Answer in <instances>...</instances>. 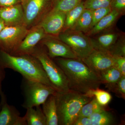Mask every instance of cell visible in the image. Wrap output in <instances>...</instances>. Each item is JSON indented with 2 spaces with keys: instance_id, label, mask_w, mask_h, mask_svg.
Returning <instances> with one entry per match:
<instances>
[{
  "instance_id": "obj_4",
  "label": "cell",
  "mask_w": 125,
  "mask_h": 125,
  "mask_svg": "<svg viewBox=\"0 0 125 125\" xmlns=\"http://www.w3.org/2000/svg\"><path fill=\"white\" fill-rule=\"evenodd\" d=\"M31 55L40 62L52 87L57 93H63L69 90L68 81L62 69L48 55L44 47L37 45Z\"/></svg>"
},
{
  "instance_id": "obj_19",
  "label": "cell",
  "mask_w": 125,
  "mask_h": 125,
  "mask_svg": "<svg viewBox=\"0 0 125 125\" xmlns=\"http://www.w3.org/2000/svg\"><path fill=\"white\" fill-rule=\"evenodd\" d=\"M27 109L24 117L27 125H46V118L40 106Z\"/></svg>"
},
{
  "instance_id": "obj_10",
  "label": "cell",
  "mask_w": 125,
  "mask_h": 125,
  "mask_svg": "<svg viewBox=\"0 0 125 125\" xmlns=\"http://www.w3.org/2000/svg\"><path fill=\"white\" fill-rule=\"evenodd\" d=\"M81 60L98 75L102 72L115 66L114 56L109 52L96 49H94L88 56Z\"/></svg>"
},
{
  "instance_id": "obj_36",
  "label": "cell",
  "mask_w": 125,
  "mask_h": 125,
  "mask_svg": "<svg viewBox=\"0 0 125 125\" xmlns=\"http://www.w3.org/2000/svg\"><path fill=\"white\" fill-rule=\"evenodd\" d=\"M59 0H52V5H53V6L54 5L55 3H56L57 2L59 1Z\"/></svg>"
},
{
  "instance_id": "obj_12",
  "label": "cell",
  "mask_w": 125,
  "mask_h": 125,
  "mask_svg": "<svg viewBox=\"0 0 125 125\" xmlns=\"http://www.w3.org/2000/svg\"><path fill=\"white\" fill-rule=\"evenodd\" d=\"M66 15L64 12L51 10L38 25L47 35L57 37L64 29Z\"/></svg>"
},
{
  "instance_id": "obj_3",
  "label": "cell",
  "mask_w": 125,
  "mask_h": 125,
  "mask_svg": "<svg viewBox=\"0 0 125 125\" xmlns=\"http://www.w3.org/2000/svg\"><path fill=\"white\" fill-rule=\"evenodd\" d=\"M58 125H72L81 109L93 97L69 90L55 94Z\"/></svg>"
},
{
  "instance_id": "obj_1",
  "label": "cell",
  "mask_w": 125,
  "mask_h": 125,
  "mask_svg": "<svg viewBox=\"0 0 125 125\" xmlns=\"http://www.w3.org/2000/svg\"><path fill=\"white\" fill-rule=\"evenodd\" d=\"M54 61L64 72L70 90L83 94L99 88V76L79 59L56 57Z\"/></svg>"
},
{
  "instance_id": "obj_22",
  "label": "cell",
  "mask_w": 125,
  "mask_h": 125,
  "mask_svg": "<svg viewBox=\"0 0 125 125\" xmlns=\"http://www.w3.org/2000/svg\"><path fill=\"white\" fill-rule=\"evenodd\" d=\"M89 117L92 125H111L115 122L113 114L105 109L94 113Z\"/></svg>"
},
{
  "instance_id": "obj_21",
  "label": "cell",
  "mask_w": 125,
  "mask_h": 125,
  "mask_svg": "<svg viewBox=\"0 0 125 125\" xmlns=\"http://www.w3.org/2000/svg\"><path fill=\"white\" fill-rule=\"evenodd\" d=\"M85 9L83 1L76 7L66 13L64 26L62 32L72 28Z\"/></svg>"
},
{
  "instance_id": "obj_30",
  "label": "cell",
  "mask_w": 125,
  "mask_h": 125,
  "mask_svg": "<svg viewBox=\"0 0 125 125\" xmlns=\"http://www.w3.org/2000/svg\"><path fill=\"white\" fill-rule=\"evenodd\" d=\"M110 7L112 10H115L122 15L125 14V0H111Z\"/></svg>"
},
{
  "instance_id": "obj_17",
  "label": "cell",
  "mask_w": 125,
  "mask_h": 125,
  "mask_svg": "<svg viewBox=\"0 0 125 125\" xmlns=\"http://www.w3.org/2000/svg\"><path fill=\"white\" fill-rule=\"evenodd\" d=\"M55 94L50 95L42 104V111L46 117V125H58Z\"/></svg>"
},
{
  "instance_id": "obj_34",
  "label": "cell",
  "mask_w": 125,
  "mask_h": 125,
  "mask_svg": "<svg viewBox=\"0 0 125 125\" xmlns=\"http://www.w3.org/2000/svg\"><path fill=\"white\" fill-rule=\"evenodd\" d=\"M5 69L0 65V96L4 94L2 89V83L5 77Z\"/></svg>"
},
{
  "instance_id": "obj_29",
  "label": "cell",
  "mask_w": 125,
  "mask_h": 125,
  "mask_svg": "<svg viewBox=\"0 0 125 125\" xmlns=\"http://www.w3.org/2000/svg\"><path fill=\"white\" fill-rule=\"evenodd\" d=\"M118 97L125 99V76H122L118 82L109 89Z\"/></svg>"
},
{
  "instance_id": "obj_9",
  "label": "cell",
  "mask_w": 125,
  "mask_h": 125,
  "mask_svg": "<svg viewBox=\"0 0 125 125\" xmlns=\"http://www.w3.org/2000/svg\"><path fill=\"white\" fill-rule=\"evenodd\" d=\"M49 36H50L47 35L42 28L39 25L32 27L29 29L22 42L11 55L14 56L31 55L40 42Z\"/></svg>"
},
{
  "instance_id": "obj_26",
  "label": "cell",
  "mask_w": 125,
  "mask_h": 125,
  "mask_svg": "<svg viewBox=\"0 0 125 125\" xmlns=\"http://www.w3.org/2000/svg\"><path fill=\"white\" fill-rule=\"evenodd\" d=\"M109 53L114 57L125 56V37L121 35L109 50Z\"/></svg>"
},
{
  "instance_id": "obj_35",
  "label": "cell",
  "mask_w": 125,
  "mask_h": 125,
  "mask_svg": "<svg viewBox=\"0 0 125 125\" xmlns=\"http://www.w3.org/2000/svg\"><path fill=\"white\" fill-rule=\"evenodd\" d=\"M5 26V25L4 21L1 19V18H0V32L4 28Z\"/></svg>"
},
{
  "instance_id": "obj_6",
  "label": "cell",
  "mask_w": 125,
  "mask_h": 125,
  "mask_svg": "<svg viewBox=\"0 0 125 125\" xmlns=\"http://www.w3.org/2000/svg\"><path fill=\"white\" fill-rule=\"evenodd\" d=\"M56 37L69 46L80 60L87 57L94 50L90 38L82 32L68 30Z\"/></svg>"
},
{
  "instance_id": "obj_13",
  "label": "cell",
  "mask_w": 125,
  "mask_h": 125,
  "mask_svg": "<svg viewBox=\"0 0 125 125\" xmlns=\"http://www.w3.org/2000/svg\"><path fill=\"white\" fill-rule=\"evenodd\" d=\"M0 97V125H27L19 111L14 106L8 104L6 95L4 94Z\"/></svg>"
},
{
  "instance_id": "obj_18",
  "label": "cell",
  "mask_w": 125,
  "mask_h": 125,
  "mask_svg": "<svg viewBox=\"0 0 125 125\" xmlns=\"http://www.w3.org/2000/svg\"><path fill=\"white\" fill-rule=\"evenodd\" d=\"M120 72L113 66L102 72L99 75L102 84H104L109 89L123 76Z\"/></svg>"
},
{
  "instance_id": "obj_11",
  "label": "cell",
  "mask_w": 125,
  "mask_h": 125,
  "mask_svg": "<svg viewBox=\"0 0 125 125\" xmlns=\"http://www.w3.org/2000/svg\"><path fill=\"white\" fill-rule=\"evenodd\" d=\"M40 43V45L46 48L47 53L51 58L61 57L79 59L69 46L56 37L48 36Z\"/></svg>"
},
{
  "instance_id": "obj_24",
  "label": "cell",
  "mask_w": 125,
  "mask_h": 125,
  "mask_svg": "<svg viewBox=\"0 0 125 125\" xmlns=\"http://www.w3.org/2000/svg\"><path fill=\"white\" fill-rule=\"evenodd\" d=\"M86 94L94 97L99 104L103 106L108 105L112 99V96L109 93L99 88L90 90Z\"/></svg>"
},
{
  "instance_id": "obj_5",
  "label": "cell",
  "mask_w": 125,
  "mask_h": 125,
  "mask_svg": "<svg viewBox=\"0 0 125 125\" xmlns=\"http://www.w3.org/2000/svg\"><path fill=\"white\" fill-rule=\"evenodd\" d=\"M21 88L24 97L22 106L26 109L42 105L50 95L56 93L51 86L23 78Z\"/></svg>"
},
{
  "instance_id": "obj_33",
  "label": "cell",
  "mask_w": 125,
  "mask_h": 125,
  "mask_svg": "<svg viewBox=\"0 0 125 125\" xmlns=\"http://www.w3.org/2000/svg\"><path fill=\"white\" fill-rule=\"evenodd\" d=\"M23 0H0V7H9L21 4Z\"/></svg>"
},
{
  "instance_id": "obj_15",
  "label": "cell",
  "mask_w": 125,
  "mask_h": 125,
  "mask_svg": "<svg viewBox=\"0 0 125 125\" xmlns=\"http://www.w3.org/2000/svg\"><path fill=\"white\" fill-rule=\"evenodd\" d=\"M0 18L5 26L25 25L23 10L21 4L9 7H0Z\"/></svg>"
},
{
  "instance_id": "obj_32",
  "label": "cell",
  "mask_w": 125,
  "mask_h": 125,
  "mask_svg": "<svg viewBox=\"0 0 125 125\" xmlns=\"http://www.w3.org/2000/svg\"><path fill=\"white\" fill-rule=\"evenodd\" d=\"M72 125H92V123L89 117L78 116Z\"/></svg>"
},
{
  "instance_id": "obj_31",
  "label": "cell",
  "mask_w": 125,
  "mask_h": 125,
  "mask_svg": "<svg viewBox=\"0 0 125 125\" xmlns=\"http://www.w3.org/2000/svg\"><path fill=\"white\" fill-rule=\"evenodd\" d=\"M115 67H116L123 76H125V56L114 57Z\"/></svg>"
},
{
  "instance_id": "obj_25",
  "label": "cell",
  "mask_w": 125,
  "mask_h": 125,
  "mask_svg": "<svg viewBox=\"0 0 125 125\" xmlns=\"http://www.w3.org/2000/svg\"><path fill=\"white\" fill-rule=\"evenodd\" d=\"M83 0H60L52 6L51 10L66 13L73 9Z\"/></svg>"
},
{
  "instance_id": "obj_16",
  "label": "cell",
  "mask_w": 125,
  "mask_h": 125,
  "mask_svg": "<svg viewBox=\"0 0 125 125\" xmlns=\"http://www.w3.org/2000/svg\"><path fill=\"white\" fill-rule=\"evenodd\" d=\"M121 16L120 13L115 10L111 11L104 16L87 33V36H93L112 27Z\"/></svg>"
},
{
  "instance_id": "obj_20",
  "label": "cell",
  "mask_w": 125,
  "mask_h": 125,
  "mask_svg": "<svg viewBox=\"0 0 125 125\" xmlns=\"http://www.w3.org/2000/svg\"><path fill=\"white\" fill-rule=\"evenodd\" d=\"M92 22V10L85 9L71 30L87 33L91 29Z\"/></svg>"
},
{
  "instance_id": "obj_7",
  "label": "cell",
  "mask_w": 125,
  "mask_h": 125,
  "mask_svg": "<svg viewBox=\"0 0 125 125\" xmlns=\"http://www.w3.org/2000/svg\"><path fill=\"white\" fill-rule=\"evenodd\" d=\"M24 23L29 29L37 25L52 8V0H23Z\"/></svg>"
},
{
  "instance_id": "obj_23",
  "label": "cell",
  "mask_w": 125,
  "mask_h": 125,
  "mask_svg": "<svg viewBox=\"0 0 125 125\" xmlns=\"http://www.w3.org/2000/svg\"><path fill=\"white\" fill-rule=\"evenodd\" d=\"M104 106L99 104L94 97L85 104L81 109L78 116L89 117L92 114L102 109H105Z\"/></svg>"
},
{
  "instance_id": "obj_28",
  "label": "cell",
  "mask_w": 125,
  "mask_h": 125,
  "mask_svg": "<svg viewBox=\"0 0 125 125\" xmlns=\"http://www.w3.org/2000/svg\"><path fill=\"white\" fill-rule=\"evenodd\" d=\"M92 10V22L91 29L99 21L109 13L112 11V10L111 7H108Z\"/></svg>"
},
{
  "instance_id": "obj_37",
  "label": "cell",
  "mask_w": 125,
  "mask_h": 125,
  "mask_svg": "<svg viewBox=\"0 0 125 125\" xmlns=\"http://www.w3.org/2000/svg\"><path fill=\"white\" fill-rule=\"evenodd\" d=\"M1 108V104L0 103V110Z\"/></svg>"
},
{
  "instance_id": "obj_14",
  "label": "cell",
  "mask_w": 125,
  "mask_h": 125,
  "mask_svg": "<svg viewBox=\"0 0 125 125\" xmlns=\"http://www.w3.org/2000/svg\"><path fill=\"white\" fill-rule=\"evenodd\" d=\"M111 29L97 34L92 37H89L94 49L109 52L121 35L118 31Z\"/></svg>"
},
{
  "instance_id": "obj_27",
  "label": "cell",
  "mask_w": 125,
  "mask_h": 125,
  "mask_svg": "<svg viewBox=\"0 0 125 125\" xmlns=\"http://www.w3.org/2000/svg\"><path fill=\"white\" fill-rule=\"evenodd\" d=\"M111 1V0H85L84 4L85 9L94 10L110 7Z\"/></svg>"
},
{
  "instance_id": "obj_2",
  "label": "cell",
  "mask_w": 125,
  "mask_h": 125,
  "mask_svg": "<svg viewBox=\"0 0 125 125\" xmlns=\"http://www.w3.org/2000/svg\"><path fill=\"white\" fill-rule=\"evenodd\" d=\"M0 65L4 69L19 72L27 79L38 81L52 87L40 62L32 55L14 56L0 49Z\"/></svg>"
},
{
  "instance_id": "obj_8",
  "label": "cell",
  "mask_w": 125,
  "mask_h": 125,
  "mask_svg": "<svg viewBox=\"0 0 125 125\" xmlns=\"http://www.w3.org/2000/svg\"><path fill=\"white\" fill-rule=\"evenodd\" d=\"M28 31L24 25L5 26L0 32V49L9 54H12Z\"/></svg>"
}]
</instances>
